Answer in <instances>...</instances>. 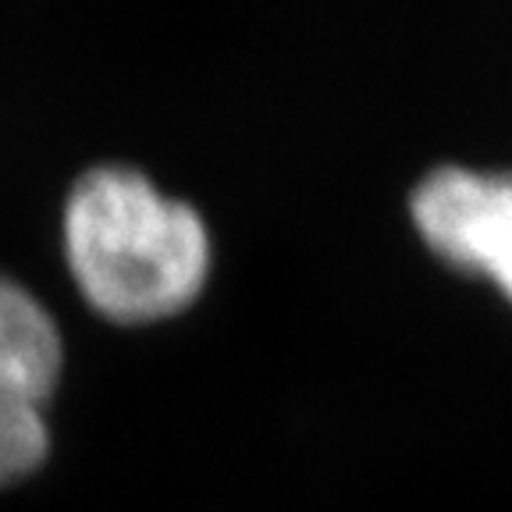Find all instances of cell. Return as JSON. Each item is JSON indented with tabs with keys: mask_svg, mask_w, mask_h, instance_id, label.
I'll use <instances>...</instances> for the list:
<instances>
[{
	"mask_svg": "<svg viewBox=\"0 0 512 512\" xmlns=\"http://www.w3.org/2000/svg\"><path fill=\"white\" fill-rule=\"evenodd\" d=\"M409 221L441 264L512 306V168L438 164L409 192Z\"/></svg>",
	"mask_w": 512,
	"mask_h": 512,
	"instance_id": "7a4b0ae2",
	"label": "cell"
},
{
	"mask_svg": "<svg viewBox=\"0 0 512 512\" xmlns=\"http://www.w3.org/2000/svg\"><path fill=\"white\" fill-rule=\"evenodd\" d=\"M64 342L43 299L0 274V392L47 406L61 384Z\"/></svg>",
	"mask_w": 512,
	"mask_h": 512,
	"instance_id": "3957f363",
	"label": "cell"
},
{
	"mask_svg": "<svg viewBox=\"0 0 512 512\" xmlns=\"http://www.w3.org/2000/svg\"><path fill=\"white\" fill-rule=\"evenodd\" d=\"M64 253L82 296L125 324L182 313L207 285L210 228L136 164L86 168L64 200Z\"/></svg>",
	"mask_w": 512,
	"mask_h": 512,
	"instance_id": "6da1fadb",
	"label": "cell"
},
{
	"mask_svg": "<svg viewBox=\"0 0 512 512\" xmlns=\"http://www.w3.org/2000/svg\"><path fill=\"white\" fill-rule=\"evenodd\" d=\"M50 456V427L43 406L0 392V484L36 473Z\"/></svg>",
	"mask_w": 512,
	"mask_h": 512,
	"instance_id": "277c9868",
	"label": "cell"
}]
</instances>
